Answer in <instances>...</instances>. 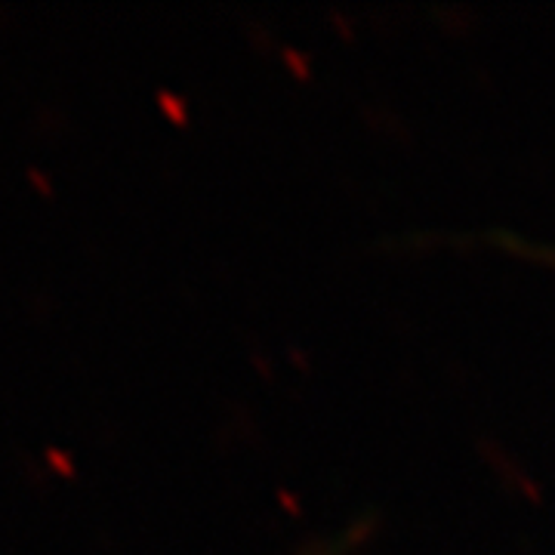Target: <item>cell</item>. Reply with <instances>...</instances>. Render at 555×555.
Wrapping results in <instances>:
<instances>
[{
  "label": "cell",
  "mask_w": 555,
  "mask_h": 555,
  "mask_svg": "<svg viewBox=\"0 0 555 555\" xmlns=\"http://www.w3.org/2000/svg\"><path fill=\"white\" fill-rule=\"evenodd\" d=\"M31 179H35V182H38V185H40V192H50V182H47V179L40 177V170H31Z\"/></svg>",
  "instance_id": "1"
}]
</instances>
